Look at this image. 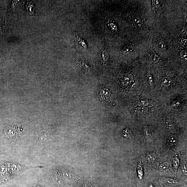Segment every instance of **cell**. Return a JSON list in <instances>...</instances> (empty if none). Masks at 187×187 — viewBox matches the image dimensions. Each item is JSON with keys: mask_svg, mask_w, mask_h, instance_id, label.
Returning a JSON list of instances; mask_svg holds the SVG:
<instances>
[{"mask_svg": "<svg viewBox=\"0 0 187 187\" xmlns=\"http://www.w3.org/2000/svg\"><path fill=\"white\" fill-rule=\"evenodd\" d=\"M182 171L184 174H187V165L186 164H184L182 166Z\"/></svg>", "mask_w": 187, "mask_h": 187, "instance_id": "cell-18", "label": "cell"}, {"mask_svg": "<svg viewBox=\"0 0 187 187\" xmlns=\"http://www.w3.org/2000/svg\"><path fill=\"white\" fill-rule=\"evenodd\" d=\"M75 42L78 46L85 50H88V46L86 42L82 37L78 34L76 32H72Z\"/></svg>", "mask_w": 187, "mask_h": 187, "instance_id": "cell-6", "label": "cell"}, {"mask_svg": "<svg viewBox=\"0 0 187 187\" xmlns=\"http://www.w3.org/2000/svg\"><path fill=\"white\" fill-rule=\"evenodd\" d=\"M155 156L154 155L152 154H149L147 156V158L149 160L151 161H152L155 159Z\"/></svg>", "mask_w": 187, "mask_h": 187, "instance_id": "cell-17", "label": "cell"}, {"mask_svg": "<svg viewBox=\"0 0 187 187\" xmlns=\"http://www.w3.org/2000/svg\"><path fill=\"white\" fill-rule=\"evenodd\" d=\"M149 187H153V185H151L149 186Z\"/></svg>", "mask_w": 187, "mask_h": 187, "instance_id": "cell-19", "label": "cell"}, {"mask_svg": "<svg viewBox=\"0 0 187 187\" xmlns=\"http://www.w3.org/2000/svg\"><path fill=\"white\" fill-rule=\"evenodd\" d=\"M98 59L103 68L107 67L110 59V54L107 44L103 41L100 44L98 52Z\"/></svg>", "mask_w": 187, "mask_h": 187, "instance_id": "cell-1", "label": "cell"}, {"mask_svg": "<svg viewBox=\"0 0 187 187\" xmlns=\"http://www.w3.org/2000/svg\"><path fill=\"white\" fill-rule=\"evenodd\" d=\"M155 44L158 48L163 50H166L167 48V45L166 42L163 38L160 37H156L155 39Z\"/></svg>", "mask_w": 187, "mask_h": 187, "instance_id": "cell-8", "label": "cell"}, {"mask_svg": "<svg viewBox=\"0 0 187 187\" xmlns=\"http://www.w3.org/2000/svg\"><path fill=\"white\" fill-rule=\"evenodd\" d=\"M137 173L138 178L140 180H142L143 176V172L142 169V164L141 162H140L138 164L137 167Z\"/></svg>", "mask_w": 187, "mask_h": 187, "instance_id": "cell-11", "label": "cell"}, {"mask_svg": "<svg viewBox=\"0 0 187 187\" xmlns=\"http://www.w3.org/2000/svg\"><path fill=\"white\" fill-rule=\"evenodd\" d=\"M174 168L175 172H177L178 165L180 164V161L177 156H175L173 159Z\"/></svg>", "mask_w": 187, "mask_h": 187, "instance_id": "cell-12", "label": "cell"}, {"mask_svg": "<svg viewBox=\"0 0 187 187\" xmlns=\"http://www.w3.org/2000/svg\"><path fill=\"white\" fill-rule=\"evenodd\" d=\"M135 47L132 43H129L124 46L121 49V54L123 55L127 54L132 52L134 50Z\"/></svg>", "mask_w": 187, "mask_h": 187, "instance_id": "cell-9", "label": "cell"}, {"mask_svg": "<svg viewBox=\"0 0 187 187\" xmlns=\"http://www.w3.org/2000/svg\"><path fill=\"white\" fill-rule=\"evenodd\" d=\"M148 55L152 62L157 63L160 59V56L153 48H151L148 52Z\"/></svg>", "mask_w": 187, "mask_h": 187, "instance_id": "cell-10", "label": "cell"}, {"mask_svg": "<svg viewBox=\"0 0 187 187\" xmlns=\"http://www.w3.org/2000/svg\"><path fill=\"white\" fill-rule=\"evenodd\" d=\"M83 187H96L90 182H86L83 184Z\"/></svg>", "mask_w": 187, "mask_h": 187, "instance_id": "cell-16", "label": "cell"}, {"mask_svg": "<svg viewBox=\"0 0 187 187\" xmlns=\"http://www.w3.org/2000/svg\"><path fill=\"white\" fill-rule=\"evenodd\" d=\"M75 62L80 69L86 74L91 75L92 73L91 66L86 61L82 60L79 58H76Z\"/></svg>", "mask_w": 187, "mask_h": 187, "instance_id": "cell-4", "label": "cell"}, {"mask_svg": "<svg viewBox=\"0 0 187 187\" xmlns=\"http://www.w3.org/2000/svg\"><path fill=\"white\" fill-rule=\"evenodd\" d=\"M104 23L105 29L108 34L113 36H116L118 35V27L113 18L110 17H106Z\"/></svg>", "mask_w": 187, "mask_h": 187, "instance_id": "cell-2", "label": "cell"}, {"mask_svg": "<svg viewBox=\"0 0 187 187\" xmlns=\"http://www.w3.org/2000/svg\"><path fill=\"white\" fill-rule=\"evenodd\" d=\"M168 142L170 144H174L177 141V138L175 136H171L168 139Z\"/></svg>", "mask_w": 187, "mask_h": 187, "instance_id": "cell-14", "label": "cell"}, {"mask_svg": "<svg viewBox=\"0 0 187 187\" xmlns=\"http://www.w3.org/2000/svg\"><path fill=\"white\" fill-rule=\"evenodd\" d=\"M98 96L100 101L103 103H107L111 101V94L108 89L105 86H100L98 89Z\"/></svg>", "mask_w": 187, "mask_h": 187, "instance_id": "cell-3", "label": "cell"}, {"mask_svg": "<svg viewBox=\"0 0 187 187\" xmlns=\"http://www.w3.org/2000/svg\"><path fill=\"white\" fill-rule=\"evenodd\" d=\"M132 14L131 18H130V20L132 23L133 26L138 29H141L142 26L144 25V21L142 18L141 16L138 15V13H136V12H133Z\"/></svg>", "mask_w": 187, "mask_h": 187, "instance_id": "cell-5", "label": "cell"}, {"mask_svg": "<svg viewBox=\"0 0 187 187\" xmlns=\"http://www.w3.org/2000/svg\"><path fill=\"white\" fill-rule=\"evenodd\" d=\"M169 164L168 163L164 162L161 164L159 166V169L160 171H165L169 169Z\"/></svg>", "mask_w": 187, "mask_h": 187, "instance_id": "cell-13", "label": "cell"}, {"mask_svg": "<svg viewBox=\"0 0 187 187\" xmlns=\"http://www.w3.org/2000/svg\"><path fill=\"white\" fill-rule=\"evenodd\" d=\"M180 56L183 59L185 60H187V50H184L180 52Z\"/></svg>", "mask_w": 187, "mask_h": 187, "instance_id": "cell-15", "label": "cell"}, {"mask_svg": "<svg viewBox=\"0 0 187 187\" xmlns=\"http://www.w3.org/2000/svg\"><path fill=\"white\" fill-rule=\"evenodd\" d=\"M164 1H152L153 9L154 10L158 18L164 6Z\"/></svg>", "mask_w": 187, "mask_h": 187, "instance_id": "cell-7", "label": "cell"}]
</instances>
